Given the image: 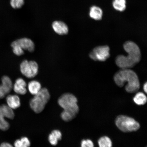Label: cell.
I'll return each instance as SVG.
<instances>
[{
	"mask_svg": "<svg viewBox=\"0 0 147 147\" xmlns=\"http://www.w3.org/2000/svg\"><path fill=\"white\" fill-rule=\"evenodd\" d=\"M102 11L98 7L93 6L90 9V16L93 19L99 21L102 19Z\"/></svg>",
	"mask_w": 147,
	"mask_h": 147,
	"instance_id": "14",
	"label": "cell"
},
{
	"mask_svg": "<svg viewBox=\"0 0 147 147\" xmlns=\"http://www.w3.org/2000/svg\"><path fill=\"white\" fill-rule=\"evenodd\" d=\"M99 147H112L113 143L109 137L104 136L101 137L98 140Z\"/></svg>",
	"mask_w": 147,
	"mask_h": 147,
	"instance_id": "19",
	"label": "cell"
},
{
	"mask_svg": "<svg viewBox=\"0 0 147 147\" xmlns=\"http://www.w3.org/2000/svg\"><path fill=\"white\" fill-rule=\"evenodd\" d=\"M24 0H10V4L14 9L21 8L24 4Z\"/></svg>",
	"mask_w": 147,
	"mask_h": 147,
	"instance_id": "22",
	"label": "cell"
},
{
	"mask_svg": "<svg viewBox=\"0 0 147 147\" xmlns=\"http://www.w3.org/2000/svg\"><path fill=\"white\" fill-rule=\"evenodd\" d=\"M7 105L13 110L19 108L21 106V101L19 96L16 95H9L6 98Z\"/></svg>",
	"mask_w": 147,
	"mask_h": 147,
	"instance_id": "11",
	"label": "cell"
},
{
	"mask_svg": "<svg viewBox=\"0 0 147 147\" xmlns=\"http://www.w3.org/2000/svg\"><path fill=\"white\" fill-rule=\"evenodd\" d=\"M114 80L120 87H123L125 83H127L125 89L129 93L136 92L140 88V83L137 74L130 69H121L117 71L114 76Z\"/></svg>",
	"mask_w": 147,
	"mask_h": 147,
	"instance_id": "2",
	"label": "cell"
},
{
	"mask_svg": "<svg viewBox=\"0 0 147 147\" xmlns=\"http://www.w3.org/2000/svg\"><path fill=\"white\" fill-rule=\"evenodd\" d=\"M113 6L115 10L123 11L126 8V0H114Z\"/></svg>",
	"mask_w": 147,
	"mask_h": 147,
	"instance_id": "20",
	"label": "cell"
},
{
	"mask_svg": "<svg viewBox=\"0 0 147 147\" xmlns=\"http://www.w3.org/2000/svg\"><path fill=\"white\" fill-rule=\"evenodd\" d=\"M143 90H144L145 92L146 93H147V82L145 83L144 84V86H143Z\"/></svg>",
	"mask_w": 147,
	"mask_h": 147,
	"instance_id": "26",
	"label": "cell"
},
{
	"mask_svg": "<svg viewBox=\"0 0 147 147\" xmlns=\"http://www.w3.org/2000/svg\"><path fill=\"white\" fill-rule=\"evenodd\" d=\"M28 87L30 93L34 95L37 94L42 89L41 84L36 80H32L29 82Z\"/></svg>",
	"mask_w": 147,
	"mask_h": 147,
	"instance_id": "15",
	"label": "cell"
},
{
	"mask_svg": "<svg viewBox=\"0 0 147 147\" xmlns=\"http://www.w3.org/2000/svg\"><path fill=\"white\" fill-rule=\"evenodd\" d=\"M133 100L135 103L138 105H144L147 102V97L144 93L139 92L134 97Z\"/></svg>",
	"mask_w": 147,
	"mask_h": 147,
	"instance_id": "17",
	"label": "cell"
},
{
	"mask_svg": "<svg viewBox=\"0 0 147 147\" xmlns=\"http://www.w3.org/2000/svg\"><path fill=\"white\" fill-rule=\"evenodd\" d=\"M124 49L128 53L127 56L119 55L115 59V63L121 69L131 68L138 63L141 58L140 49L136 44L127 41L123 45Z\"/></svg>",
	"mask_w": 147,
	"mask_h": 147,
	"instance_id": "1",
	"label": "cell"
},
{
	"mask_svg": "<svg viewBox=\"0 0 147 147\" xmlns=\"http://www.w3.org/2000/svg\"><path fill=\"white\" fill-rule=\"evenodd\" d=\"M52 26L55 32L60 35L67 34L69 32V28L63 22L55 21L52 23Z\"/></svg>",
	"mask_w": 147,
	"mask_h": 147,
	"instance_id": "9",
	"label": "cell"
},
{
	"mask_svg": "<svg viewBox=\"0 0 147 147\" xmlns=\"http://www.w3.org/2000/svg\"><path fill=\"white\" fill-rule=\"evenodd\" d=\"M5 96V95L3 93L1 85H0V99L4 98Z\"/></svg>",
	"mask_w": 147,
	"mask_h": 147,
	"instance_id": "25",
	"label": "cell"
},
{
	"mask_svg": "<svg viewBox=\"0 0 147 147\" xmlns=\"http://www.w3.org/2000/svg\"><path fill=\"white\" fill-rule=\"evenodd\" d=\"M23 50L32 52L34 50L35 45L32 40L29 38H22L14 41Z\"/></svg>",
	"mask_w": 147,
	"mask_h": 147,
	"instance_id": "8",
	"label": "cell"
},
{
	"mask_svg": "<svg viewBox=\"0 0 147 147\" xmlns=\"http://www.w3.org/2000/svg\"><path fill=\"white\" fill-rule=\"evenodd\" d=\"M115 123L117 127L124 133L136 131L140 127V124L135 119L124 115L117 116Z\"/></svg>",
	"mask_w": 147,
	"mask_h": 147,
	"instance_id": "5",
	"label": "cell"
},
{
	"mask_svg": "<svg viewBox=\"0 0 147 147\" xmlns=\"http://www.w3.org/2000/svg\"><path fill=\"white\" fill-rule=\"evenodd\" d=\"M0 147H13V146L9 143L3 142L0 145Z\"/></svg>",
	"mask_w": 147,
	"mask_h": 147,
	"instance_id": "24",
	"label": "cell"
},
{
	"mask_svg": "<svg viewBox=\"0 0 147 147\" xmlns=\"http://www.w3.org/2000/svg\"><path fill=\"white\" fill-rule=\"evenodd\" d=\"M5 118H7V115L0 106V129L3 131H6L10 127L9 123Z\"/></svg>",
	"mask_w": 147,
	"mask_h": 147,
	"instance_id": "16",
	"label": "cell"
},
{
	"mask_svg": "<svg viewBox=\"0 0 147 147\" xmlns=\"http://www.w3.org/2000/svg\"><path fill=\"white\" fill-rule=\"evenodd\" d=\"M13 48V51L15 54L18 56H21L24 54V51L19 46L13 41L11 44Z\"/></svg>",
	"mask_w": 147,
	"mask_h": 147,
	"instance_id": "21",
	"label": "cell"
},
{
	"mask_svg": "<svg viewBox=\"0 0 147 147\" xmlns=\"http://www.w3.org/2000/svg\"><path fill=\"white\" fill-rule=\"evenodd\" d=\"M78 100L74 95L64 93L58 100V103L63 109L61 115V118L66 122H69L76 117L79 111Z\"/></svg>",
	"mask_w": 147,
	"mask_h": 147,
	"instance_id": "3",
	"label": "cell"
},
{
	"mask_svg": "<svg viewBox=\"0 0 147 147\" xmlns=\"http://www.w3.org/2000/svg\"><path fill=\"white\" fill-rule=\"evenodd\" d=\"M50 98V94L47 88H42L40 91L31 99L30 105L35 113H41Z\"/></svg>",
	"mask_w": 147,
	"mask_h": 147,
	"instance_id": "4",
	"label": "cell"
},
{
	"mask_svg": "<svg viewBox=\"0 0 147 147\" xmlns=\"http://www.w3.org/2000/svg\"><path fill=\"white\" fill-rule=\"evenodd\" d=\"M27 84L22 78H18L16 81L13 86V90L16 93L20 95H24L27 93Z\"/></svg>",
	"mask_w": 147,
	"mask_h": 147,
	"instance_id": "10",
	"label": "cell"
},
{
	"mask_svg": "<svg viewBox=\"0 0 147 147\" xmlns=\"http://www.w3.org/2000/svg\"><path fill=\"white\" fill-rule=\"evenodd\" d=\"M30 142L26 137H22L21 139H18L14 143L15 147H29Z\"/></svg>",
	"mask_w": 147,
	"mask_h": 147,
	"instance_id": "18",
	"label": "cell"
},
{
	"mask_svg": "<svg viewBox=\"0 0 147 147\" xmlns=\"http://www.w3.org/2000/svg\"><path fill=\"white\" fill-rule=\"evenodd\" d=\"M20 69L24 76L28 78H32L38 74V66L37 63L34 61L24 60L20 64Z\"/></svg>",
	"mask_w": 147,
	"mask_h": 147,
	"instance_id": "6",
	"label": "cell"
},
{
	"mask_svg": "<svg viewBox=\"0 0 147 147\" xmlns=\"http://www.w3.org/2000/svg\"><path fill=\"white\" fill-rule=\"evenodd\" d=\"M81 147H94L92 141L90 139H84L81 143Z\"/></svg>",
	"mask_w": 147,
	"mask_h": 147,
	"instance_id": "23",
	"label": "cell"
},
{
	"mask_svg": "<svg viewBox=\"0 0 147 147\" xmlns=\"http://www.w3.org/2000/svg\"><path fill=\"white\" fill-rule=\"evenodd\" d=\"M62 135L59 130H55L51 132L49 135L48 140L51 145L55 146L57 144L58 141L62 139Z\"/></svg>",
	"mask_w": 147,
	"mask_h": 147,
	"instance_id": "13",
	"label": "cell"
},
{
	"mask_svg": "<svg viewBox=\"0 0 147 147\" xmlns=\"http://www.w3.org/2000/svg\"><path fill=\"white\" fill-rule=\"evenodd\" d=\"M110 56V48L107 45L95 47L89 54L90 57L92 60L100 61H105Z\"/></svg>",
	"mask_w": 147,
	"mask_h": 147,
	"instance_id": "7",
	"label": "cell"
},
{
	"mask_svg": "<svg viewBox=\"0 0 147 147\" xmlns=\"http://www.w3.org/2000/svg\"><path fill=\"white\" fill-rule=\"evenodd\" d=\"M1 85L5 95L8 94L12 90L13 88L12 82L10 78L8 76H4L2 78Z\"/></svg>",
	"mask_w": 147,
	"mask_h": 147,
	"instance_id": "12",
	"label": "cell"
}]
</instances>
